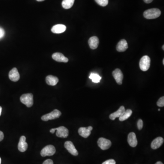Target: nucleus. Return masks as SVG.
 <instances>
[{
    "label": "nucleus",
    "instance_id": "obj_39",
    "mask_svg": "<svg viewBox=\"0 0 164 164\" xmlns=\"http://www.w3.org/2000/svg\"><path fill=\"white\" fill-rule=\"evenodd\" d=\"M163 64L164 65V59H163Z\"/></svg>",
    "mask_w": 164,
    "mask_h": 164
},
{
    "label": "nucleus",
    "instance_id": "obj_33",
    "mask_svg": "<svg viewBox=\"0 0 164 164\" xmlns=\"http://www.w3.org/2000/svg\"><path fill=\"white\" fill-rule=\"evenodd\" d=\"M87 129L88 130H90V131L93 130V127L92 126H89V127H88Z\"/></svg>",
    "mask_w": 164,
    "mask_h": 164
},
{
    "label": "nucleus",
    "instance_id": "obj_2",
    "mask_svg": "<svg viewBox=\"0 0 164 164\" xmlns=\"http://www.w3.org/2000/svg\"><path fill=\"white\" fill-rule=\"evenodd\" d=\"M20 101L28 107H31L33 104V96L31 94H22L20 97Z\"/></svg>",
    "mask_w": 164,
    "mask_h": 164
},
{
    "label": "nucleus",
    "instance_id": "obj_6",
    "mask_svg": "<svg viewBox=\"0 0 164 164\" xmlns=\"http://www.w3.org/2000/svg\"><path fill=\"white\" fill-rule=\"evenodd\" d=\"M98 145L102 150H106L111 147V142L110 140L104 138H100L98 140Z\"/></svg>",
    "mask_w": 164,
    "mask_h": 164
},
{
    "label": "nucleus",
    "instance_id": "obj_28",
    "mask_svg": "<svg viewBox=\"0 0 164 164\" xmlns=\"http://www.w3.org/2000/svg\"><path fill=\"white\" fill-rule=\"evenodd\" d=\"M43 164H53V162L52 160L48 159L45 160Z\"/></svg>",
    "mask_w": 164,
    "mask_h": 164
},
{
    "label": "nucleus",
    "instance_id": "obj_18",
    "mask_svg": "<svg viewBox=\"0 0 164 164\" xmlns=\"http://www.w3.org/2000/svg\"><path fill=\"white\" fill-rule=\"evenodd\" d=\"M66 30V27L63 24H57L53 26L51 29V31L54 33H62L64 32Z\"/></svg>",
    "mask_w": 164,
    "mask_h": 164
},
{
    "label": "nucleus",
    "instance_id": "obj_20",
    "mask_svg": "<svg viewBox=\"0 0 164 164\" xmlns=\"http://www.w3.org/2000/svg\"><path fill=\"white\" fill-rule=\"evenodd\" d=\"M78 132L80 136L85 138L88 137L91 134V131L86 127H80L78 130Z\"/></svg>",
    "mask_w": 164,
    "mask_h": 164
},
{
    "label": "nucleus",
    "instance_id": "obj_30",
    "mask_svg": "<svg viewBox=\"0 0 164 164\" xmlns=\"http://www.w3.org/2000/svg\"><path fill=\"white\" fill-rule=\"evenodd\" d=\"M4 134L2 131H0V142H1L4 139Z\"/></svg>",
    "mask_w": 164,
    "mask_h": 164
},
{
    "label": "nucleus",
    "instance_id": "obj_14",
    "mask_svg": "<svg viewBox=\"0 0 164 164\" xmlns=\"http://www.w3.org/2000/svg\"><path fill=\"white\" fill-rule=\"evenodd\" d=\"M164 143V139L161 137H158L153 140L151 144V147L153 150H156L160 148Z\"/></svg>",
    "mask_w": 164,
    "mask_h": 164
},
{
    "label": "nucleus",
    "instance_id": "obj_38",
    "mask_svg": "<svg viewBox=\"0 0 164 164\" xmlns=\"http://www.w3.org/2000/svg\"><path fill=\"white\" fill-rule=\"evenodd\" d=\"M162 49H163V50H164V46L163 45L162 46Z\"/></svg>",
    "mask_w": 164,
    "mask_h": 164
},
{
    "label": "nucleus",
    "instance_id": "obj_13",
    "mask_svg": "<svg viewBox=\"0 0 164 164\" xmlns=\"http://www.w3.org/2000/svg\"><path fill=\"white\" fill-rule=\"evenodd\" d=\"M52 58L55 61L58 62H63V63H67L68 59L64 56V54L60 52H56L52 55Z\"/></svg>",
    "mask_w": 164,
    "mask_h": 164
},
{
    "label": "nucleus",
    "instance_id": "obj_34",
    "mask_svg": "<svg viewBox=\"0 0 164 164\" xmlns=\"http://www.w3.org/2000/svg\"><path fill=\"white\" fill-rule=\"evenodd\" d=\"M1 112H2V107L1 106H0V116L1 115Z\"/></svg>",
    "mask_w": 164,
    "mask_h": 164
},
{
    "label": "nucleus",
    "instance_id": "obj_22",
    "mask_svg": "<svg viewBox=\"0 0 164 164\" xmlns=\"http://www.w3.org/2000/svg\"><path fill=\"white\" fill-rule=\"evenodd\" d=\"M75 0H63L62 1V7L65 9L71 8L74 4Z\"/></svg>",
    "mask_w": 164,
    "mask_h": 164
},
{
    "label": "nucleus",
    "instance_id": "obj_23",
    "mask_svg": "<svg viewBox=\"0 0 164 164\" xmlns=\"http://www.w3.org/2000/svg\"><path fill=\"white\" fill-rule=\"evenodd\" d=\"M89 78L92 80V82L94 83H99L101 79V77L97 73H91Z\"/></svg>",
    "mask_w": 164,
    "mask_h": 164
},
{
    "label": "nucleus",
    "instance_id": "obj_19",
    "mask_svg": "<svg viewBox=\"0 0 164 164\" xmlns=\"http://www.w3.org/2000/svg\"><path fill=\"white\" fill-rule=\"evenodd\" d=\"M58 79L55 76L52 75H49L46 78V84L49 85L55 86L58 82Z\"/></svg>",
    "mask_w": 164,
    "mask_h": 164
},
{
    "label": "nucleus",
    "instance_id": "obj_4",
    "mask_svg": "<svg viewBox=\"0 0 164 164\" xmlns=\"http://www.w3.org/2000/svg\"><path fill=\"white\" fill-rule=\"evenodd\" d=\"M61 112L59 110L56 109H54L53 111L51 112V113L43 115L41 119L43 121H49V120H54V119L58 118L61 116Z\"/></svg>",
    "mask_w": 164,
    "mask_h": 164
},
{
    "label": "nucleus",
    "instance_id": "obj_40",
    "mask_svg": "<svg viewBox=\"0 0 164 164\" xmlns=\"http://www.w3.org/2000/svg\"><path fill=\"white\" fill-rule=\"evenodd\" d=\"M158 111H160V109H158Z\"/></svg>",
    "mask_w": 164,
    "mask_h": 164
},
{
    "label": "nucleus",
    "instance_id": "obj_12",
    "mask_svg": "<svg viewBox=\"0 0 164 164\" xmlns=\"http://www.w3.org/2000/svg\"><path fill=\"white\" fill-rule=\"evenodd\" d=\"M128 142L129 145L132 147H136L137 145L138 141L136 136L134 132H131L128 135Z\"/></svg>",
    "mask_w": 164,
    "mask_h": 164
},
{
    "label": "nucleus",
    "instance_id": "obj_1",
    "mask_svg": "<svg viewBox=\"0 0 164 164\" xmlns=\"http://www.w3.org/2000/svg\"><path fill=\"white\" fill-rule=\"evenodd\" d=\"M161 15V11L159 9L152 8L147 10L144 13V16L146 19H156Z\"/></svg>",
    "mask_w": 164,
    "mask_h": 164
},
{
    "label": "nucleus",
    "instance_id": "obj_11",
    "mask_svg": "<svg viewBox=\"0 0 164 164\" xmlns=\"http://www.w3.org/2000/svg\"><path fill=\"white\" fill-rule=\"evenodd\" d=\"M9 78L12 81L17 82L20 79V74L17 68L14 67L10 70L9 73Z\"/></svg>",
    "mask_w": 164,
    "mask_h": 164
},
{
    "label": "nucleus",
    "instance_id": "obj_32",
    "mask_svg": "<svg viewBox=\"0 0 164 164\" xmlns=\"http://www.w3.org/2000/svg\"><path fill=\"white\" fill-rule=\"evenodd\" d=\"M153 0H144V1L146 3H150L152 2Z\"/></svg>",
    "mask_w": 164,
    "mask_h": 164
},
{
    "label": "nucleus",
    "instance_id": "obj_9",
    "mask_svg": "<svg viewBox=\"0 0 164 164\" xmlns=\"http://www.w3.org/2000/svg\"><path fill=\"white\" fill-rule=\"evenodd\" d=\"M56 130H57L56 136L58 137L66 138L68 136L69 132H68V129L66 127L64 126H60L56 128Z\"/></svg>",
    "mask_w": 164,
    "mask_h": 164
},
{
    "label": "nucleus",
    "instance_id": "obj_35",
    "mask_svg": "<svg viewBox=\"0 0 164 164\" xmlns=\"http://www.w3.org/2000/svg\"><path fill=\"white\" fill-rule=\"evenodd\" d=\"M155 164H163V163H162V162H161V161H158V162H157V163H156Z\"/></svg>",
    "mask_w": 164,
    "mask_h": 164
},
{
    "label": "nucleus",
    "instance_id": "obj_5",
    "mask_svg": "<svg viewBox=\"0 0 164 164\" xmlns=\"http://www.w3.org/2000/svg\"><path fill=\"white\" fill-rule=\"evenodd\" d=\"M56 152V149L52 145H48L42 149L41 151L42 157H45L46 156H52Z\"/></svg>",
    "mask_w": 164,
    "mask_h": 164
},
{
    "label": "nucleus",
    "instance_id": "obj_16",
    "mask_svg": "<svg viewBox=\"0 0 164 164\" xmlns=\"http://www.w3.org/2000/svg\"><path fill=\"white\" fill-rule=\"evenodd\" d=\"M88 45L89 47L92 49H95L98 48L99 44V39L96 36H93L90 37L88 40Z\"/></svg>",
    "mask_w": 164,
    "mask_h": 164
},
{
    "label": "nucleus",
    "instance_id": "obj_25",
    "mask_svg": "<svg viewBox=\"0 0 164 164\" xmlns=\"http://www.w3.org/2000/svg\"><path fill=\"white\" fill-rule=\"evenodd\" d=\"M157 105L159 107H162L164 106V96L161 97V98L158 100L157 102Z\"/></svg>",
    "mask_w": 164,
    "mask_h": 164
},
{
    "label": "nucleus",
    "instance_id": "obj_15",
    "mask_svg": "<svg viewBox=\"0 0 164 164\" xmlns=\"http://www.w3.org/2000/svg\"><path fill=\"white\" fill-rule=\"evenodd\" d=\"M128 48V43L125 39H122L118 43L116 46V49L119 52H124Z\"/></svg>",
    "mask_w": 164,
    "mask_h": 164
},
{
    "label": "nucleus",
    "instance_id": "obj_29",
    "mask_svg": "<svg viewBox=\"0 0 164 164\" xmlns=\"http://www.w3.org/2000/svg\"><path fill=\"white\" fill-rule=\"evenodd\" d=\"M4 34H5V31H4V30L0 28V38L3 37Z\"/></svg>",
    "mask_w": 164,
    "mask_h": 164
},
{
    "label": "nucleus",
    "instance_id": "obj_24",
    "mask_svg": "<svg viewBox=\"0 0 164 164\" xmlns=\"http://www.w3.org/2000/svg\"><path fill=\"white\" fill-rule=\"evenodd\" d=\"M96 3L102 7H105L108 4L109 0H95Z\"/></svg>",
    "mask_w": 164,
    "mask_h": 164
},
{
    "label": "nucleus",
    "instance_id": "obj_8",
    "mask_svg": "<svg viewBox=\"0 0 164 164\" xmlns=\"http://www.w3.org/2000/svg\"><path fill=\"white\" fill-rule=\"evenodd\" d=\"M64 147L70 154L74 156H77L79 155V153L77 150L75 148L74 145L72 142L70 141H67L64 144Z\"/></svg>",
    "mask_w": 164,
    "mask_h": 164
},
{
    "label": "nucleus",
    "instance_id": "obj_3",
    "mask_svg": "<svg viewBox=\"0 0 164 164\" xmlns=\"http://www.w3.org/2000/svg\"><path fill=\"white\" fill-rule=\"evenodd\" d=\"M151 66V58L147 55L143 56L139 61V67L143 71H146Z\"/></svg>",
    "mask_w": 164,
    "mask_h": 164
},
{
    "label": "nucleus",
    "instance_id": "obj_21",
    "mask_svg": "<svg viewBox=\"0 0 164 164\" xmlns=\"http://www.w3.org/2000/svg\"><path fill=\"white\" fill-rule=\"evenodd\" d=\"M132 114V111L131 109H128L127 110H125V111L124 112L122 115L119 117V120L121 121H126L128 118L130 117Z\"/></svg>",
    "mask_w": 164,
    "mask_h": 164
},
{
    "label": "nucleus",
    "instance_id": "obj_10",
    "mask_svg": "<svg viewBox=\"0 0 164 164\" xmlns=\"http://www.w3.org/2000/svg\"><path fill=\"white\" fill-rule=\"evenodd\" d=\"M26 138L25 136H22L20 138V140L18 145V150L20 152H24L28 149V145L26 142Z\"/></svg>",
    "mask_w": 164,
    "mask_h": 164
},
{
    "label": "nucleus",
    "instance_id": "obj_36",
    "mask_svg": "<svg viewBox=\"0 0 164 164\" xmlns=\"http://www.w3.org/2000/svg\"><path fill=\"white\" fill-rule=\"evenodd\" d=\"M37 1H44V0H37Z\"/></svg>",
    "mask_w": 164,
    "mask_h": 164
},
{
    "label": "nucleus",
    "instance_id": "obj_7",
    "mask_svg": "<svg viewBox=\"0 0 164 164\" xmlns=\"http://www.w3.org/2000/svg\"><path fill=\"white\" fill-rule=\"evenodd\" d=\"M112 75H113L114 79L115 80L117 83L119 85H122L124 76L123 74L121 69H119V68L115 69L112 73Z\"/></svg>",
    "mask_w": 164,
    "mask_h": 164
},
{
    "label": "nucleus",
    "instance_id": "obj_31",
    "mask_svg": "<svg viewBox=\"0 0 164 164\" xmlns=\"http://www.w3.org/2000/svg\"><path fill=\"white\" fill-rule=\"evenodd\" d=\"M56 130V128H52V129L50 130V133H52V134H53V133H55Z\"/></svg>",
    "mask_w": 164,
    "mask_h": 164
},
{
    "label": "nucleus",
    "instance_id": "obj_26",
    "mask_svg": "<svg viewBox=\"0 0 164 164\" xmlns=\"http://www.w3.org/2000/svg\"><path fill=\"white\" fill-rule=\"evenodd\" d=\"M138 128L139 130H141L143 127V122L142 120H139L137 122Z\"/></svg>",
    "mask_w": 164,
    "mask_h": 164
},
{
    "label": "nucleus",
    "instance_id": "obj_37",
    "mask_svg": "<svg viewBox=\"0 0 164 164\" xmlns=\"http://www.w3.org/2000/svg\"><path fill=\"white\" fill-rule=\"evenodd\" d=\"M1 157H0V164H1Z\"/></svg>",
    "mask_w": 164,
    "mask_h": 164
},
{
    "label": "nucleus",
    "instance_id": "obj_17",
    "mask_svg": "<svg viewBox=\"0 0 164 164\" xmlns=\"http://www.w3.org/2000/svg\"><path fill=\"white\" fill-rule=\"evenodd\" d=\"M125 111V109L124 107V106H121L120 107V108L117 111L112 113L109 115V118L110 120L114 121L116 118H119L120 117H121Z\"/></svg>",
    "mask_w": 164,
    "mask_h": 164
},
{
    "label": "nucleus",
    "instance_id": "obj_27",
    "mask_svg": "<svg viewBox=\"0 0 164 164\" xmlns=\"http://www.w3.org/2000/svg\"><path fill=\"white\" fill-rule=\"evenodd\" d=\"M102 164H116V162L114 160L110 159L104 161Z\"/></svg>",
    "mask_w": 164,
    "mask_h": 164
}]
</instances>
